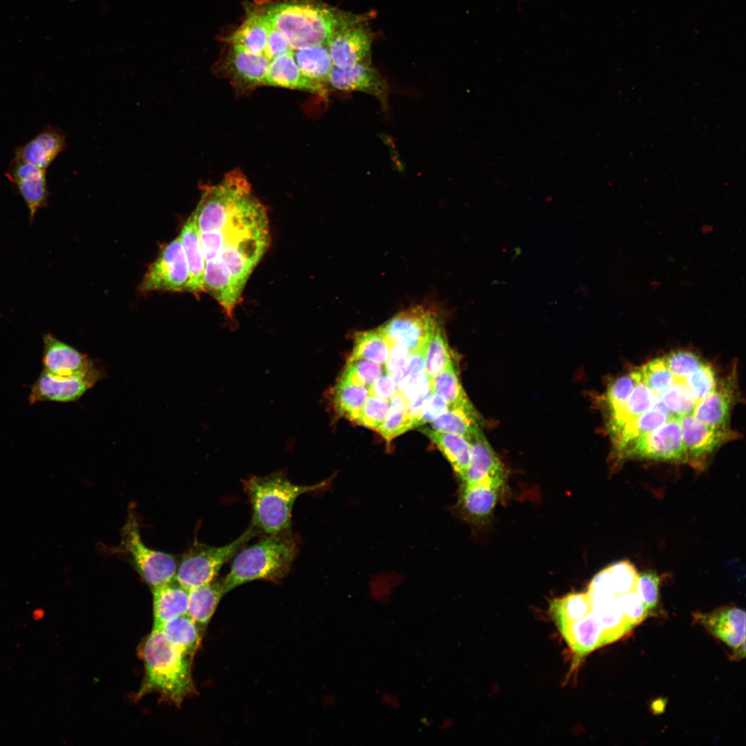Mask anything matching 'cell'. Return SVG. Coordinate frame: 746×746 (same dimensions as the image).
Segmentation results:
<instances>
[{"label":"cell","mask_w":746,"mask_h":746,"mask_svg":"<svg viewBox=\"0 0 746 746\" xmlns=\"http://www.w3.org/2000/svg\"><path fill=\"white\" fill-rule=\"evenodd\" d=\"M298 553V544L289 530L268 535L256 543L241 548L233 557L222 579L226 593L247 582L263 580H281L290 571Z\"/></svg>","instance_id":"277c9868"},{"label":"cell","mask_w":746,"mask_h":746,"mask_svg":"<svg viewBox=\"0 0 746 746\" xmlns=\"http://www.w3.org/2000/svg\"><path fill=\"white\" fill-rule=\"evenodd\" d=\"M190 273L180 237L166 245L150 265L140 289L143 292L188 291Z\"/></svg>","instance_id":"30bf717a"},{"label":"cell","mask_w":746,"mask_h":746,"mask_svg":"<svg viewBox=\"0 0 746 746\" xmlns=\"http://www.w3.org/2000/svg\"><path fill=\"white\" fill-rule=\"evenodd\" d=\"M390 353V344L380 327L356 333L350 358L365 359L385 365Z\"/></svg>","instance_id":"d590c367"},{"label":"cell","mask_w":746,"mask_h":746,"mask_svg":"<svg viewBox=\"0 0 746 746\" xmlns=\"http://www.w3.org/2000/svg\"><path fill=\"white\" fill-rule=\"evenodd\" d=\"M255 9L284 35L293 52L307 47L327 46L340 27L361 18L309 1L264 3Z\"/></svg>","instance_id":"6da1fadb"},{"label":"cell","mask_w":746,"mask_h":746,"mask_svg":"<svg viewBox=\"0 0 746 746\" xmlns=\"http://www.w3.org/2000/svg\"><path fill=\"white\" fill-rule=\"evenodd\" d=\"M140 653L145 676L137 698L155 691L167 701L180 705L194 691L193 658L171 644L161 630L153 629L142 643Z\"/></svg>","instance_id":"7a4b0ae2"},{"label":"cell","mask_w":746,"mask_h":746,"mask_svg":"<svg viewBox=\"0 0 746 746\" xmlns=\"http://www.w3.org/2000/svg\"><path fill=\"white\" fill-rule=\"evenodd\" d=\"M251 185L240 171L227 173L214 185L204 186L193 212L200 232L225 227L245 199L252 194Z\"/></svg>","instance_id":"5b68a950"},{"label":"cell","mask_w":746,"mask_h":746,"mask_svg":"<svg viewBox=\"0 0 746 746\" xmlns=\"http://www.w3.org/2000/svg\"><path fill=\"white\" fill-rule=\"evenodd\" d=\"M259 533L250 524L240 536L222 546L195 542L178 562L175 579L188 590L213 581L222 566Z\"/></svg>","instance_id":"8992f818"},{"label":"cell","mask_w":746,"mask_h":746,"mask_svg":"<svg viewBox=\"0 0 746 746\" xmlns=\"http://www.w3.org/2000/svg\"><path fill=\"white\" fill-rule=\"evenodd\" d=\"M384 371L383 365L349 357L338 380L369 388Z\"/></svg>","instance_id":"b9f144b4"},{"label":"cell","mask_w":746,"mask_h":746,"mask_svg":"<svg viewBox=\"0 0 746 746\" xmlns=\"http://www.w3.org/2000/svg\"><path fill=\"white\" fill-rule=\"evenodd\" d=\"M372 41L370 31L361 20L340 27L327 45L334 66L347 68L364 61L370 53Z\"/></svg>","instance_id":"5bb4252c"},{"label":"cell","mask_w":746,"mask_h":746,"mask_svg":"<svg viewBox=\"0 0 746 746\" xmlns=\"http://www.w3.org/2000/svg\"><path fill=\"white\" fill-rule=\"evenodd\" d=\"M431 390L441 396L450 408L475 412L459 381L452 362L441 373L430 380Z\"/></svg>","instance_id":"8d00e7d4"},{"label":"cell","mask_w":746,"mask_h":746,"mask_svg":"<svg viewBox=\"0 0 746 746\" xmlns=\"http://www.w3.org/2000/svg\"><path fill=\"white\" fill-rule=\"evenodd\" d=\"M420 431L441 451L461 480L469 466L471 442L461 436L436 431L428 426L420 428Z\"/></svg>","instance_id":"4316f807"},{"label":"cell","mask_w":746,"mask_h":746,"mask_svg":"<svg viewBox=\"0 0 746 746\" xmlns=\"http://www.w3.org/2000/svg\"><path fill=\"white\" fill-rule=\"evenodd\" d=\"M471 456L461 485L485 484L503 489L506 475L504 466L480 430L470 440Z\"/></svg>","instance_id":"e0dca14e"},{"label":"cell","mask_w":746,"mask_h":746,"mask_svg":"<svg viewBox=\"0 0 746 746\" xmlns=\"http://www.w3.org/2000/svg\"><path fill=\"white\" fill-rule=\"evenodd\" d=\"M44 370L59 376L100 375L93 361L75 347L50 333L43 335Z\"/></svg>","instance_id":"4fadbf2b"},{"label":"cell","mask_w":746,"mask_h":746,"mask_svg":"<svg viewBox=\"0 0 746 746\" xmlns=\"http://www.w3.org/2000/svg\"><path fill=\"white\" fill-rule=\"evenodd\" d=\"M204 287L221 305L229 317L240 298L243 288L232 278L229 269L218 258L206 261Z\"/></svg>","instance_id":"ffe728a7"},{"label":"cell","mask_w":746,"mask_h":746,"mask_svg":"<svg viewBox=\"0 0 746 746\" xmlns=\"http://www.w3.org/2000/svg\"><path fill=\"white\" fill-rule=\"evenodd\" d=\"M694 620L734 650L745 641V613L736 606H724L709 613H696Z\"/></svg>","instance_id":"d6986e66"},{"label":"cell","mask_w":746,"mask_h":746,"mask_svg":"<svg viewBox=\"0 0 746 746\" xmlns=\"http://www.w3.org/2000/svg\"><path fill=\"white\" fill-rule=\"evenodd\" d=\"M607 568L612 587L617 596L636 591L638 573L628 561L612 564Z\"/></svg>","instance_id":"bcb514c9"},{"label":"cell","mask_w":746,"mask_h":746,"mask_svg":"<svg viewBox=\"0 0 746 746\" xmlns=\"http://www.w3.org/2000/svg\"><path fill=\"white\" fill-rule=\"evenodd\" d=\"M428 427L436 431L461 436L470 441L481 430L476 412L462 408L449 409L430 422Z\"/></svg>","instance_id":"74e56055"},{"label":"cell","mask_w":746,"mask_h":746,"mask_svg":"<svg viewBox=\"0 0 746 746\" xmlns=\"http://www.w3.org/2000/svg\"><path fill=\"white\" fill-rule=\"evenodd\" d=\"M328 84L340 90L372 95L382 102L385 101L388 93L386 83L369 61L365 60L347 68L334 66Z\"/></svg>","instance_id":"ac0fdd59"},{"label":"cell","mask_w":746,"mask_h":746,"mask_svg":"<svg viewBox=\"0 0 746 746\" xmlns=\"http://www.w3.org/2000/svg\"><path fill=\"white\" fill-rule=\"evenodd\" d=\"M182 244L190 273L188 292L200 294L205 291L204 274L205 258L195 219L192 214L184 224L179 236Z\"/></svg>","instance_id":"484cf974"},{"label":"cell","mask_w":746,"mask_h":746,"mask_svg":"<svg viewBox=\"0 0 746 746\" xmlns=\"http://www.w3.org/2000/svg\"><path fill=\"white\" fill-rule=\"evenodd\" d=\"M640 381L659 396L671 386L676 377L669 371L663 358L650 361L638 370Z\"/></svg>","instance_id":"7bdbcfd3"},{"label":"cell","mask_w":746,"mask_h":746,"mask_svg":"<svg viewBox=\"0 0 746 746\" xmlns=\"http://www.w3.org/2000/svg\"><path fill=\"white\" fill-rule=\"evenodd\" d=\"M293 57L305 77L325 87L334 67L327 46L297 50Z\"/></svg>","instance_id":"4dcf8cb0"},{"label":"cell","mask_w":746,"mask_h":746,"mask_svg":"<svg viewBox=\"0 0 746 746\" xmlns=\"http://www.w3.org/2000/svg\"><path fill=\"white\" fill-rule=\"evenodd\" d=\"M382 702L385 705L396 709L399 707V700L397 696L386 693L382 696Z\"/></svg>","instance_id":"9f6ffc18"},{"label":"cell","mask_w":746,"mask_h":746,"mask_svg":"<svg viewBox=\"0 0 746 746\" xmlns=\"http://www.w3.org/2000/svg\"><path fill=\"white\" fill-rule=\"evenodd\" d=\"M731 391L722 385L700 400L693 414L705 423L716 428H727L732 403Z\"/></svg>","instance_id":"f546056e"},{"label":"cell","mask_w":746,"mask_h":746,"mask_svg":"<svg viewBox=\"0 0 746 746\" xmlns=\"http://www.w3.org/2000/svg\"><path fill=\"white\" fill-rule=\"evenodd\" d=\"M691 394L698 402L717 387L716 376L710 365L702 363L694 372L685 378Z\"/></svg>","instance_id":"7dc6e473"},{"label":"cell","mask_w":746,"mask_h":746,"mask_svg":"<svg viewBox=\"0 0 746 746\" xmlns=\"http://www.w3.org/2000/svg\"><path fill=\"white\" fill-rule=\"evenodd\" d=\"M369 396L368 388L338 380L332 390L331 401L338 417L355 423Z\"/></svg>","instance_id":"836d02e7"},{"label":"cell","mask_w":746,"mask_h":746,"mask_svg":"<svg viewBox=\"0 0 746 746\" xmlns=\"http://www.w3.org/2000/svg\"><path fill=\"white\" fill-rule=\"evenodd\" d=\"M618 459H640L688 463L679 418L671 417L653 431L629 442Z\"/></svg>","instance_id":"ba28073f"},{"label":"cell","mask_w":746,"mask_h":746,"mask_svg":"<svg viewBox=\"0 0 746 746\" xmlns=\"http://www.w3.org/2000/svg\"><path fill=\"white\" fill-rule=\"evenodd\" d=\"M248 11L245 21L229 38V42L232 48L260 55L267 44V27L261 16L254 9Z\"/></svg>","instance_id":"1f68e13d"},{"label":"cell","mask_w":746,"mask_h":746,"mask_svg":"<svg viewBox=\"0 0 746 746\" xmlns=\"http://www.w3.org/2000/svg\"><path fill=\"white\" fill-rule=\"evenodd\" d=\"M424 360L425 372L430 380L441 373L452 362L448 343L439 325L426 346Z\"/></svg>","instance_id":"60d3db41"},{"label":"cell","mask_w":746,"mask_h":746,"mask_svg":"<svg viewBox=\"0 0 746 746\" xmlns=\"http://www.w3.org/2000/svg\"><path fill=\"white\" fill-rule=\"evenodd\" d=\"M65 147V136L55 128L48 127L18 147L15 155L46 170Z\"/></svg>","instance_id":"cb8c5ba5"},{"label":"cell","mask_w":746,"mask_h":746,"mask_svg":"<svg viewBox=\"0 0 746 746\" xmlns=\"http://www.w3.org/2000/svg\"><path fill=\"white\" fill-rule=\"evenodd\" d=\"M658 399V396L642 381H639L623 408L609 417L608 429L613 439L618 437L627 422L653 408Z\"/></svg>","instance_id":"83f0119b"},{"label":"cell","mask_w":746,"mask_h":746,"mask_svg":"<svg viewBox=\"0 0 746 746\" xmlns=\"http://www.w3.org/2000/svg\"><path fill=\"white\" fill-rule=\"evenodd\" d=\"M269 64L267 59L262 55H252L231 47L225 68L235 85L251 88L265 84Z\"/></svg>","instance_id":"7402d4cb"},{"label":"cell","mask_w":746,"mask_h":746,"mask_svg":"<svg viewBox=\"0 0 746 746\" xmlns=\"http://www.w3.org/2000/svg\"><path fill=\"white\" fill-rule=\"evenodd\" d=\"M293 53L278 57L269 64L265 84L323 95L325 87L305 77L296 65Z\"/></svg>","instance_id":"d4e9b609"},{"label":"cell","mask_w":746,"mask_h":746,"mask_svg":"<svg viewBox=\"0 0 746 746\" xmlns=\"http://www.w3.org/2000/svg\"><path fill=\"white\" fill-rule=\"evenodd\" d=\"M409 355L410 352L403 347L390 345V356L385 365V369L398 388L405 376Z\"/></svg>","instance_id":"f5cc1de1"},{"label":"cell","mask_w":746,"mask_h":746,"mask_svg":"<svg viewBox=\"0 0 746 746\" xmlns=\"http://www.w3.org/2000/svg\"><path fill=\"white\" fill-rule=\"evenodd\" d=\"M438 326L437 314L417 305L399 312L379 327L390 345L410 353L425 349Z\"/></svg>","instance_id":"9c48e42d"},{"label":"cell","mask_w":746,"mask_h":746,"mask_svg":"<svg viewBox=\"0 0 746 746\" xmlns=\"http://www.w3.org/2000/svg\"><path fill=\"white\" fill-rule=\"evenodd\" d=\"M224 594L222 580L190 589L187 614L204 629Z\"/></svg>","instance_id":"f1b7e54d"},{"label":"cell","mask_w":746,"mask_h":746,"mask_svg":"<svg viewBox=\"0 0 746 746\" xmlns=\"http://www.w3.org/2000/svg\"><path fill=\"white\" fill-rule=\"evenodd\" d=\"M368 390L370 395L390 401L398 392V387L385 369V371L370 385Z\"/></svg>","instance_id":"11a10c76"},{"label":"cell","mask_w":746,"mask_h":746,"mask_svg":"<svg viewBox=\"0 0 746 746\" xmlns=\"http://www.w3.org/2000/svg\"><path fill=\"white\" fill-rule=\"evenodd\" d=\"M101 377L100 375L59 376L43 370L32 386L28 398L29 403H66L77 401L93 388Z\"/></svg>","instance_id":"9a60e30c"},{"label":"cell","mask_w":746,"mask_h":746,"mask_svg":"<svg viewBox=\"0 0 746 746\" xmlns=\"http://www.w3.org/2000/svg\"><path fill=\"white\" fill-rule=\"evenodd\" d=\"M660 582L659 576L653 572L638 574L636 591L650 613L658 604Z\"/></svg>","instance_id":"f907efd6"},{"label":"cell","mask_w":746,"mask_h":746,"mask_svg":"<svg viewBox=\"0 0 746 746\" xmlns=\"http://www.w3.org/2000/svg\"><path fill=\"white\" fill-rule=\"evenodd\" d=\"M617 601L628 622L634 628L650 613L636 591L617 597Z\"/></svg>","instance_id":"681fc988"},{"label":"cell","mask_w":746,"mask_h":746,"mask_svg":"<svg viewBox=\"0 0 746 746\" xmlns=\"http://www.w3.org/2000/svg\"><path fill=\"white\" fill-rule=\"evenodd\" d=\"M6 175L24 200L30 220L38 210L47 204L48 191L46 170L15 155Z\"/></svg>","instance_id":"2e32d148"},{"label":"cell","mask_w":746,"mask_h":746,"mask_svg":"<svg viewBox=\"0 0 746 746\" xmlns=\"http://www.w3.org/2000/svg\"><path fill=\"white\" fill-rule=\"evenodd\" d=\"M449 409L450 407L446 401L430 389L423 400L418 425L430 423Z\"/></svg>","instance_id":"db71d44e"},{"label":"cell","mask_w":746,"mask_h":746,"mask_svg":"<svg viewBox=\"0 0 746 746\" xmlns=\"http://www.w3.org/2000/svg\"><path fill=\"white\" fill-rule=\"evenodd\" d=\"M679 421L688 462L692 464L702 465V459L735 437L727 428L709 425L693 413L680 417Z\"/></svg>","instance_id":"7c38bea8"},{"label":"cell","mask_w":746,"mask_h":746,"mask_svg":"<svg viewBox=\"0 0 746 746\" xmlns=\"http://www.w3.org/2000/svg\"><path fill=\"white\" fill-rule=\"evenodd\" d=\"M159 630L171 644L193 658L201 642L203 629L185 614L166 622Z\"/></svg>","instance_id":"d6a6232c"},{"label":"cell","mask_w":746,"mask_h":746,"mask_svg":"<svg viewBox=\"0 0 746 746\" xmlns=\"http://www.w3.org/2000/svg\"><path fill=\"white\" fill-rule=\"evenodd\" d=\"M242 484L251 506V525L260 533L273 535L289 529L292 508L300 495L325 488L329 480L313 485H297L282 472H277L263 477L252 476Z\"/></svg>","instance_id":"3957f363"},{"label":"cell","mask_w":746,"mask_h":746,"mask_svg":"<svg viewBox=\"0 0 746 746\" xmlns=\"http://www.w3.org/2000/svg\"><path fill=\"white\" fill-rule=\"evenodd\" d=\"M501 489L485 484L461 485L459 508L467 519L473 522L486 521L492 515Z\"/></svg>","instance_id":"603a6c76"},{"label":"cell","mask_w":746,"mask_h":746,"mask_svg":"<svg viewBox=\"0 0 746 746\" xmlns=\"http://www.w3.org/2000/svg\"><path fill=\"white\" fill-rule=\"evenodd\" d=\"M153 596V629H161L166 622L187 614L189 590L174 578L151 588Z\"/></svg>","instance_id":"44dd1931"},{"label":"cell","mask_w":746,"mask_h":746,"mask_svg":"<svg viewBox=\"0 0 746 746\" xmlns=\"http://www.w3.org/2000/svg\"><path fill=\"white\" fill-rule=\"evenodd\" d=\"M269 240V227H266L236 238L222 249L218 258L241 287H245L254 268L265 254Z\"/></svg>","instance_id":"8fae6325"},{"label":"cell","mask_w":746,"mask_h":746,"mask_svg":"<svg viewBox=\"0 0 746 746\" xmlns=\"http://www.w3.org/2000/svg\"><path fill=\"white\" fill-rule=\"evenodd\" d=\"M663 358L669 371L677 378H685L703 363L695 353L683 350L672 351Z\"/></svg>","instance_id":"c3c4849f"},{"label":"cell","mask_w":746,"mask_h":746,"mask_svg":"<svg viewBox=\"0 0 746 746\" xmlns=\"http://www.w3.org/2000/svg\"><path fill=\"white\" fill-rule=\"evenodd\" d=\"M389 408V401L370 395L355 423L378 432L386 419Z\"/></svg>","instance_id":"f6af8a7d"},{"label":"cell","mask_w":746,"mask_h":746,"mask_svg":"<svg viewBox=\"0 0 746 746\" xmlns=\"http://www.w3.org/2000/svg\"><path fill=\"white\" fill-rule=\"evenodd\" d=\"M639 381L640 373L635 370L617 378L609 385L606 394L609 415L617 413L623 408Z\"/></svg>","instance_id":"ee69618b"},{"label":"cell","mask_w":746,"mask_h":746,"mask_svg":"<svg viewBox=\"0 0 746 746\" xmlns=\"http://www.w3.org/2000/svg\"><path fill=\"white\" fill-rule=\"evenodd\" d=\"M414 428V421L408 411V402L398 391L390 401L388 416L378 432L390 443L396 437Z\"/></svg>","instance_id":"ab89813d"},{"label":"cell","mask_w":746,"mask_h":746,"mask_svg":"<svg viewBox=\"0 0 746 746\" xmlns=\"http://www.w3.org/2000/svg\"><path fill=\"white\" fill-rule=\"evenodd\" d=\"M671 417L665 410L653 407L627 422L613 440L618 456L631 441L648 434L665 423Z\"/></svg>","instance_id":"e575fe53"},{"label":"cell","mask_w":746,"mask_h":746,"mask_svg":"<svg viewBox=\"0 0 746 746\" xmlns=\"http://www.w3.org/2000/svg\"><path fill=\"white\" fill-rule=\"evenodd\" d=\"M122 545L131 558L134 568L151 588L175 578L178 564L176 558L151 549L144 544L136 517L131 510L122 529Z\"/></svg>","instance_id":"52a82bcc"},{"label":"cell","mask_w":746,"mask_h":746,"mask_svg":"<svg viewBox=\"0 0 746 746\" xmlns=\"http://www.w3.org/2000/svg\"><path fill=\"white\" fill-rule=\"evenodd\" d=\"M697 403L685 378L676 377L673 383L658 396L654 407L665 410L671 417L680 418L692 413Z\"/></svg>","instance_id":"f35d334b"},{"label":"cell","mask_w":746,"mask_h":746,"mask_svg":"<svg viewBox=\"0 0 746 746\" xmlns=\"http://www.w3.org/2000/svg\"><path fill=\"white\" fill-rule=\"evenodd\" d=\"M253 9L261 16L267 30V44L262 55L270 62L278 57L289 53L294 54L284 35L267 21L254 8Z\"/></svg>","instance_id":"816d5d0a"}]
</instances>
